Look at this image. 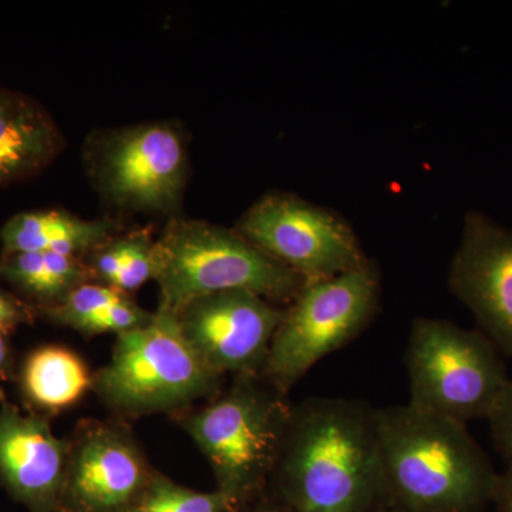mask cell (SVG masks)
Returning a JSON list of instances; mask_svg holds the SVG:
<instances>
[{"mask_svg": "<svg viewBox=\"0 0 512 512\" xmlns=\"http://www.w3.org/2000/svg\"><path fill=\"white\" fill-rule=\"evenodd\" d=\"M13 373V352L8 336L0 333V382L10 379Z\"/></svg>", "mask_w": 512, "mask_h": 512, "instance_id": "obj_25", "label": "cell"}, {"mask_svg": "<svg viewBox=\"0 0 512 512\" xmlns=\"http://www.w3.org/2000/svg\"><path fill=\"white\" fill-rule=\"evenodd\" d=\"M175 316L202 362L235 377L262 375L284 309L256 293L229 291L197 299Z\"/></svg>", "mask_w": 512, "mask_h": 512, "instance_id": "obj_10", "label": "cell"}, {"mask_svg": "<svg viewBox=\"0 0 512 512\" xmlns=\"http://www.w3.org/2000/svg\"><path fill=\"white\" fill-rule=\"evenodd\" d=\"M379 296V275L369 262L335 278L303 285L284 309L262 376L288 396L313 366L365 330L375 316Z\"/></svg>", "mask_w": 512, "mask_h": 512, "instance_id": "obj_7", "label": "cell"}, {"mask_svg": "<svg viewBox=\"0 0 512 512\" xmlns=\"http://www.w3.org/2000/svg\"><path fill=\"white\" fill-rule=\"evenodd\" d=\"M238 512H288L282 507L278 501L275 500L274 497H271L268 493L261 495V497L256 498L255 501H252L251 504L247 505V507L242 508Z\"/></svg>", "mask_w": 512, "mask_h": 512, "instance_id": "obj_26", "label": "cell"}, {"mask_svg": "<svg viewBox=\"0 0 512 512\" xmlns=\"http://www.w3.org/2000/svg\"><path fill=\"white\" fill-rule=\"evenodd\" d=\"M238 232L305 284L367 264L345 222L293 195L271 194L256 202L239 222Z\"/></svg>", "mask_w": 512, "mask_h": 512, "instance_id": "obj_8", "label": "cell"}, {"mask_svg": "<svg viewBox=\"0 0 512 512\" xmlns=\"http://www.w3.org/2000/svg\"><path fill=\"white\" fill-rule=\"evenodd\" d=\"M154 474L123 420L84 421L70 437L59 512H130Z\"/></svg>", "mask_w": 512, "mask_h": 512, "instance_id": "obj_9", "label": "cell"}, {"mask_svg": "<svg viewBox=\"0 0 512 512\" xmlns=\"http://www.w3.org/2000/svg\"><path fill=\"white\" fill-rule=\"evenodd\" d=\"M62 148L59 128L37 101L0 89V187L39 174Z\"/></svg>", "mask_w": 512, "mask_h": 512, "instance_id": "obj_14", "label": "cell"}, {"mask_svg": "<svg viewBox=\"0 0 512 512\" xmlns=\"http://www.w3.org/2000/svg\"><path fill=\"white\" fill-rule=\"evenodd\" d=\"M153 318L154 313L144 311L127 295L84 319L77 326L76 332L84 336L106 335V333L119 336L131 330L143 328Z\"/></svg>", "mask_w": 512, "mask_h": 512, "instance_id": "obj_21", "label": "cell"}, {"mask_svg": "<svg viewBox=\"0 0 512 512\" xmlns=\"http://www.w3.org/2000/svg\"><path fill=\"white\" fill-rule=\"evenodd\" d=\"M120 259V271L111 288L128 293L156 278V242L146 234L113 239Z\"/></svg>", "mask_w": 512, "mask_h": 512, "instance_id": "obj_19", "label": "cell"}, {"mask_svg": "<svg viewBox=\"0 0 512 512\" xmlns=\"http://www.w3.org/2000/svg\"><path fill=\"white\" fill-rule=\"evenodd\" d=\"M386 507L399 512H478L500 474L467 424L412 404L376 409Z\"/></svg>", "mask_w": 512, "mask_h": 512, "instance_id": "obj_2", "label": "cell"}, {"mask_svg": "<svg viewBox=\"0 0 512 512\" xmlns=\"http://www.w3.org/2000/svg\"><path fill=\"white\" fill-rule=\"evenodd\" d=\"M89 275V269L77 256L20 252L0 259V279L35 301L39 309L63 301L86 284Z\"/></svg>", "mask_w": 512, "mask_h": 512, "instance_id": "obj_17", "label": "cell"}, {"mask_svg": "<svg viewBox=\"0 0 512 512\" xmlns=\"http://www.w3.org/2000/svg\"><path fill=\"white\" fill-rule=\"evenodd\" d=\"M70 439L56 436L50 419L23 413L0 396V483L30 512H59Z\"/></svg>", "mask_w": 512, "mask_h": 512, "instance_id": "obj_13", "label": "cell"}, {"mask_svg": "<svg viewBox=\"0 0 512 512\" xmlns=\"http://www.w3.org/2000/svg\"><path fill=\"white\" fill-rule=\"evenodd\" d=\"M127 293L117 291L107 285L83 284L70 292L63 301L49 308L39 309V313L55 325L76 330L84 319L120 301Z\"/></svg>", "mask_w": 512, "mask_h": 512, "instance_id": "obj_20", "label": "cell"}, {"mask_svg": "<svg viewBox=\"0 0 512 512\" xmlns=\"http://www.w3.org/2000/svg\"><path fill=\"white\" fill-rule=\"evenodd\" d=\"M266 493L288 512L382 511L376 407L339 397L293 406Z\"/></svg>", "mask_w": 512, "mask_h": 512, "instance_id": "obj_1", "label": "cell"}, {"mask_svg": "<svg viewBox=\"0 0 512 512\" xmlns=\"http://www.w3.org/2000/svg\"><path fill=\"white\" fill-rule=\"evenodd\" d=\"M495 447L498 448L508 466L512 464V379L488 416Z\"/></svg>", "mask_w": 512, "mask_h": 512, "instance_id": "obj_22", "label": "cell"}, {"mask_svg": "<svg viewBox=\"0 0 512 512\" xmlns=\"http://www.w3.org/2000/svg\"><path fill=\"white\" fill-rule=\"evenodd\" d=\"M292 409L264 376L242 375L173 419L207 458L215 490L238 512L266 493Z\"/></svg>", "mask_w": 512, "mask_h": 512, "instance_id": "obj_3", "label": "cell"}, {"mask_svg": "<svg viewBox=\"0 0 512 512\" xmlns=\"http://www.w3.org/2000/svg\"><path fill=\"white\" fill-rule=\"evenodd\" d=\"M35 309L16 296L0 292V333L9 336L19 326L28 325L35 319Z\"/></svg>", "mask_w": 512, "mask_h": 512, "instance_id": "obj_23", "label": "cell"}, {"mask_svg": "<svg viewBox=\"0 0 512 512\" xmlns=\"http://www.w3.org/2000/svg\"><path fill=\"white\" fill-rule=\"evenodd\" d=\"M187 173L180 134L167 124H146L119 134L107 146L103 183L114 201L143 210H170Z\"/></svg>", "mask_w": 512, "mask_h": 512, "instance_id": "obj_12", "label": "cell"}, {"mask_svg": "<svg viewBox=\"0 0 512 512\" xmlns=\"http://www.w3.org/2000/svg\"><path fill=\"white\" fill-rule=\"evenodd\" d=\"M130 512H237L220 491L192 490L156 470L153 480Z\"/></svg>", "mask_w": 512, "mask_h": 512, "instance_id": "obj_18", "label": "cell"}, {"mask_svg": "<svg viewBox=\"0 0 512 512\" xmlns=\"http://www.w3.org/2000/svg\"><path fill=\"white\" fill-rule=\"evenodd\" d=\"M157 311L173 313L205 296L248 291L291 302L305 282L238 231L202 221H175L156 242Z\"/></svg>", "mask_w": 512, "mask_h": 512, "instance_id": "obj_5", "label": "cell"}, {"mask_svg": "<svg viewBox=\"0 0 512 512\" xmlns=\"http://www.w3.org/2000/svg\"><path fill=\"white\" fill-rule=\"evenodd\" d=\"M116 224L87 221L62 211L22 212L0 231L2 256L20 252H50L77 256L94 251L110 241Z\"/></svg>", "mask_w": 512, "mask_h": 512, "instance_id": "obj_15", "label": "cell"}, {"mask_svg": "<svg viewBox=\"0 0 512 512\" xmlns=\"http://www.w3.org/2000/svg\"><path fill=\"white\" fill-rule=\"evenodd\" d=\"M224 376L202 362L173 313L154 312L143 328L116 336L92 392L120 420L185 412L222 389Z\"/></svg>", "mask_w": 512, "mask_h": 512, "instance_id": "obj_4", "label": "cell"}, {"mask_svg": "<svg viewBox=\"0 0 512 512\" xmlns=\"http://www.w3.org/2000/svg\"><path fill=\"white\" fill-rule=\"evenodd\" d=\"M493 503L498 512H512V464L498 477Z\"/></svg>", "mask_w": 512, "mask_h": 512, "instance_id": "obj_24", "label": "cell"}, {"mask_svg": "<svg viewBox=\"0 0 512 512\" xmlns=\"http://www.w3.org/2000/svg\"><path fill=\"white\" fill-rule=\"evenodd\" d=\"M94 372L69 348L40 346L20 367V392L32 412L52 416L70 409L92 392Z\"/></svg>", "mask_w": 512, "mask_h": 512, "instance_id": "obj_16", "label": "cell"}, {"mask_svg": "<svg viewBox=\"0 0 512 512\" xmlns=\"http://www.w3.org/2000/svg\"><path fill=\"white\" fill-rule=\"evenodd\" d=\"M380 512H399V511L392 510V508H389V507H384L383 510Z\"/></svg>", "mask_w": 512, "mask_h": 512, "instance_id": "obj_27", "label": "cell"}, {"mask_svg": "<svg viewBox=\"0 0 512 512\" xmlns=\"http://www.w3.org/2000/svg\"><path fill=\"white\" fill-rule=\"evenodd\" d=\"M406 367L409 404L464 424L488 419L511 379L484 333L440 319L414 320Z\"/></svg>", "mask_w": 512, "mask_h": 512, "instance_id": "obj_6", "label": "cell"}, {"mask_svg": "<svg viewBox=\"0 0 512 512\" xmlns=\"http://www.w3.org/2000/svg\"><path fill=\"white\" fill-rule=\"evenodd\" d=\"M448 282L495 348L512 357V232L470 215Z\"/></svg>", "mask_w": 512, "mask_h": 512, "instance_id": "obj_11", "label": "cell"}]
</instances>
